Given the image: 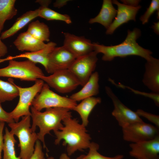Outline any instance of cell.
Returning a JSON list of instances; mask_svg holds the SVG:
<instances>
[{
    "instance_id": "f35d334b",
    "label": "cell",
    "mask_w": 159,
    "mask_h": 159,
    "mask_svg": "<svg viewBox=\"0 0 159 159\" xmlns=\"http://www.w3.org/2000/svg\"><path fill=\"white\" fill-rule=\"evenodd\" d=\"M154 24L151 27L154 30V32L157 34H159V22L158 21L156 22H154Z\"/></svg>"
},
{
    "instance_id": "277c9868",
    "label": "cell",
    "mask_w": 159,
    "mask_h": 159,
    "mask_svg": "<svg viewBox=\"0 0 159 159\" xmlns=\"http://www.w3.org/2000/svg\"><path fill=\"white\" fill-rule=\"evenodd\" d=\"M31 116L22 117L19 122L8 124L10 132L18 138L20 151L19 157L21 159H30L34 150V145L38 140V135L31 128Z\"/></svg>"
},
{
    "instance_id": "4dcf8cb0",
    "label": "cell",
    "mask_w": 159,
    "mask_h": 159,
    "mask_svg": "<svg viewBox=\"0 0 159 159\" xmlns=\"http://www.w3.org/2000/svg\"><path fill=\"white\" fill-rule=\"evenodd\" d=\"M138 115L146 118L153 123L155 126L159 127V116L145 112L142 110L139 109L136 112Z\"/></svg>"
},
{
    "instance_id": "5bb4252c",
    "label": "cell",
    "mask_w": 159,
    "mask_h": 159,
    "mask_svg": "<svg viewBox=\"0 0 159 159\" xmlns=\"http://www.w3.org/2000/svg\"><path fill=\"white\" fill-rule=\"evenodd\" d=\"M64 37L63 46L76 57L87 54L94 51L93 43L82 36H78L69 33H64Z\"/></svg>"
},
{
    "instance_id": "e575fe53",
    "label": "cell",
    "mask_w": 159,
    "mask_h": 159,
    "mask_svg": "<svg viewBox=\"0 0 159 159\" xmlns=\"http://www.w3.org/2000/svg\"><path fill=\"white\" fill-rule=\"evenodd\" d=\"M121 1L123 4L129 6L135 7L138 6L140 2L139 0H122Z\"/></svg>"
},
{
    "instance_id": "f1b7e54d",
    "label": "cell",
    "mask_w": 159,
    "mask_h": 159,
    "mask_svg": "<svg viewBox=\"0 0 159 159\" xmlns=\"http://www.w3.org/2000/svg\"><path fill=\"white\" fill-rule=\"evenodd\" d=\"M110 81L111 82L112 84L115 85L116 86H117L118 87L122 88H127L128 89L130 90L132 92L135 94L142 95L145 97L150 98L153 100L156 106L159 107V93L153 92L152 93H147L145 92H141L134 90L129 87L125 86L121 83H119L118 84H116L112 79H111Z\"/></svg>"
},
{
    "instance_id": "8992f818",
    "label": "cell",
    "mask_w": 159,
    "mask_h": 159,
    "mask_svg": "<svg viewBox=\"0 0 159 159\" xmlns=\"http://www.w3.org/2000/svg\"><path fill=\"white\" fill-rule=\"evenodd\" d=\"M33 99L31 104L37 110L40 111L43 109L62 107L73 110L77 105V102L70 98L60 96L50 90L46 83Z\"/></svg>"
},
{
    "instance_id": "7c38bea8",
    "label": "cell",
    "mask_w": 159,
    "mask_h": 159,
    "mask_svg": "<svg viewBox=\"0 0 159 159\" xmlns=\"http://www.w3.org/2000/svg\"><path fill=\"white\" fill-rule=\"evenodd\" d=\"M76 58L64 46L56 47L48 56L46 71L48 73L52 74L58 70L68 69Z\"/></svg>"
},
{
    "instance_id": "cb8c5ba5",
    "label": "cell",
    "mask_w": 159,
    "mask_h": 159,
    "mask_svg": "<svg viewBox=\"0 0 159 159\" xmlns=\"http://www.w3.org/2000/svg\"><path fill=\"white\" fill-rule=\"evenodd\" d=\"M19 95V90L12 79L9 78L8 81L0 80V102L1 103L6 101L12 100Z\"/></svg>"
},
{
    "instance_id": "1f68e13d",
    "label": "cell",
    "mask_w": 159,
    "mask_h": 159,
    "mask_svg": "<svg viewBox=\"0 0 159 159\" xmlns=\"http://www.w3.org/2000/svg\"><path fill=\"white\" fill-rule=\"evenodd\" d=\"M35 143L34 151L30 159H45L40 140H38Z\"/></svg>"
},
{
    "instance_id": "603a6c76",
    "label": "cell",
    "mask_w": 159,
    "mask_h": 159,
    "mask_svg": "<svg viewBox=\"0 0 159 159\" xmlns=\"http://www.w3.org/2000/svg\"><path fill=\"white\" fill-rule=\"evenodd\" d=\"M35 38L43 42L49 41L50 31L48 26L38 20L30 23L26 31Z\"/></svg>"
},
{
    "instance_id": "4fadbf2b",
    "label": "cell",
    "mask_w": 159,
    "mask_h": 159,
    "mask_svg": "<svg viewBox=\"0 0 159 159\" xmlns=\"http://www.w3.org/2000/svg\"><path fill=\"white\" fill-rule=\"evenodd\" d=\"M130 155L137 159H159V136L150 140L130 144Z\"/></svg>"
},
{
    "instance_id": "ac0fdd59",
    "label": "cell",
    "mask_w": 159,
    "mask_h": 159,
    "mask_svg": "<svg viewBox=\"0 0 159 159\" xmlns=\"http://www.w3.org/2000/svg\"><path fill=\"white\" fill-rule=\"evenodd\" d=\"M99 80L98 72L93 73L82 88L72 94L69 98L77 102L97 95L99 92Z\"/></svg>"
},
{
    "instance_id": "d590c367",
    "label": "cell",
    "mask_w": 159,
    "mask_h": 159,
    "mask_svg": "<svg viewBox=\"0 0 159 159\" xmlns=\"http://www.w3.org/2000/svg\"><path fill=\"white\" fill-rule=\"evenodd\" d=\"M8 52L7 47L1 40L0 36V56H4Z\"/></svg>"
},
{
    "instance_id": "9c48e42d",
    "label": "cell",
    "mask_w": 159,
    "mask_h": 159,
    "mask_svg": "<svg viewBox=\"0 0 159 159\" xmlns=\"http://www.w3.org/2000/svg\"><path fill=\"white\" fill-rule=\"evenodd\" d=\"M98 53L95 51L77 58L68 69L83 86L95 70L98 60Z\"/></svg>"
},
{
    "instance_id": "5b68a950",
    "label": "cell",
    "mask_w": 159,
    "mask_h": 159,
    "mask_svg": "<svg viewBox=\"0 0 159 159\" xmlns=\"http://www.w3.org/2000/svg\"><path fill=\"white\" fill-rule=\"evenodd\" d=\"M36 64L28 59L22 61L10 60L7 66L0 69V77L35 82L44 75L42 69Z\"/></svg>"
},
{
    "instance_id": "7402d4cb",
    "label": "cell",
    "mask_w": 159,
    "mask_h": 159,
    "mask_svg": "<svg viewBox=\"0 0 159 159\" xmlns=\"http://www.w3.org/2000/svg\"><path fill=\"white\" fill-rule=\"evenodd\" d=\"M101 102L99 97H92L85 99L74 108L73 110L77 112L80 115L82 124L85 127L89 123L88 117L91 111L97 104Z\"/></svg>"
},
{
    "instance_id": "9a60e30c",
    "label": "cell",
    "mask_w": 159,
    "mask_h": 159,
    "mask_svg": "<svg viewBox=\"0 0 159 159\" xmlns=\"http://www.w3.org/2000/svg\"><path fill=\"white\" fill-rule=\"evenodd\" d=\"M112 4L117 7V13L115 19L106 31L107 34H112L115 30L124 23L130 20L136 21V15L141 7L138 5L135 7H131L120 3L116 0L112 1Z\"/></svg>"
},
{
    "instance_id": "8fae6325",
    "label": "cell",
    "mask_w": 159,
    "mask_h": 159,
    "mask_svg": "<svg viewBox=\"0 0 159 159\" xmlns=\"http://www.w3.org/2000/svg\"><path fill=\"white\" fill-rule=\"evenodd\" d=\"M105 89L114 105L112 115L122 128L134 122L143 121L136 112L130 110L121 102L110 87L106 86Z\"/></svg>"
},
{
    "instance_id": "83f0119b",
    "label": "cell",
    "mask_w": 159,
    "mask_h": 159,
    "mask_svg": "<svg viewBox=\"0 0 159 159\" xmlns=\"http://www.w3.org/2000/svg\"><path fill=\"white\" fill-rule=\"evenodd\" d=\"M99 147L98 144L93 142L91 143L88 154L82 155L76 159H122L123 158V155H118L111 157L103 156L98 152Z\"/></svg>"
},
{
    "instance_id": "ba28073f",
    "label": "cell",
    "mask_w": 159,
    "mask_h": 159,
    "mask_svg": "<svg viewBox=\"0 0 159 159\" xmlns=\"http://www.w3.org/2000/svg\"><path fill=\"white\" fill-rule=\"evenodd\" d=\"M123 139L137 143L153 139L159 136L158 128L143 121L130 124L122 128Z\"/></svg>"
},
{
    "instance_id": "ab89813d",
    "label": "cell",
    "mask_w": 159,
    "mask_h": 159,
    "mask_svg": "<svg viewBox=\"0 0 159 159\" xmlns=\"http://www.w3.org/2000/svg\"><path fill=\"white\" fill-rule=\"evenodd\" d=\"M59 159H71L66 153H62L60 155Z\"/></svg>"
},
{
    "instance_id": "7a4b0ae2",
    "label": "cell",
    "mask_w": 159,
    "mask_h": 159,
    "mask_svg": "<svg viewBox=\"0 0 159 159\" xmlns=\"http://www.w3.org/2000/svg\"><path fill=\"white\" fill-rule=\"evenodd\" d=\"M62 122L63 126L59 130L54 131L56 138L55 144H59L63 140L62 145L67 146L68 156L77 150L82 151L89 148L91 138L85 127L72 117L65 118Z\"/></svg>"
},
{
    "instance_id": "d6a6232c",
    "label": "cell",
    "mask_w": 159,
    "mask_h": 159,
    "mask_svg": "<svg viewBox=\"0 0 159 159\" xmlns=\"http://www.w3.org/2000/svg\"><path fill=\"white\" fill-rule=\"evenodd\" d=\"M0 121L9 123L15 122L11 117L10 112L5 111L2 108L0 102Z\"/></svg>"
},
{
    "instance_id": "d6986e66",
    "label": "cell",
    "mask_w": 159,
    "mask_h": 159,
    "mask_svg": "<svg viewBox=\"0 0 159 159\" xmlns=\"http://www.w3.org/2000/svg\"><path fill=\"white\" fill-rule=\"evenodd\" d=\"M56 44L50 42L47 44L43 49L34 52H25L14 56L11 57V59L24 58L35 63L41 64L44 67L45 70L47 67L48 57L49 53L56 47Z\"/></svg>"
},
{
    "instance_id": "4316f807",
    "label": "cell",
    "mask_w": 159,
    "mask_h": 159,
    "mask_svg": "<svg viewBox=\"0 0 159 159\" xmlns=\"http://www.w3.org/2000/svg\"><path fill=\"white\" fill-rule=\"evenodd\" d=\"M38 16L44 18L47 20H59L65 22L67 24L71 23L72 21L69 16L57 12L48 7H40Z\"/></svg>"
},
{
    "instance_id": "30bf717a",
    "label": "cell",
    "mask_w": 159,
    "mask_h": 159,
    "mask_svg": "<svg viewBox=\"0 0 159 159\" xmlns=\"http://www.w3.org/2000/svg\"><path fill=\"white\" fill-rule=\"evenodd\" d=\"M49 87L62 93H69L75 90L80 83L68 69L58 70L49 76L40 79Z\"/></svg>"
},
{
    "instance_id": "3957f363",
    "label": "cell",
    "mask_w": 159,
    "mask_h": 159,
    "mask_svg": "<svg viewBox=\"0 0 159 159\" xmlns=\"http://www.w3.org/2000/svg\"><path fill=\"white\" fill-rule=\"evenodd\" d=\"M31 110L32 120L31 128L33 132H35L36 127H39V132L37 134L38 140L43 143L44 148H47L44 141L45 135L50 134L51 130H59L63 126L62 123L63 120L65 118L72 117L70 110L65 108H48L42 112L31 106Z\"/></svg>"
},
{
    "instance_id": "44dd1931",
    "label": "cell",
    "mask_w": 159,
    "mask_h": 159,
    "mask_svg": "<svg viewBox=\"0 0 159 159\" xmlns=\"http://www.w3.org/2000/svg\"><path fill=\"white\" fill-rule=\"evenodd\" d=\"M39 8L34 10L27 11L18 18L12 26L3 32L0 36L1 39L11 37L25 26L34 19L38 17Z\"/></svg>"
},
{
    "instance_id": "6da1fadb",
    "label": "cell",
    "mask_w": 159,
    "mask_h": 159,
    "mask_svg": "<svg viewBox=\"0 0 159 159\" xmlns=\"http://www.w3.org/2000/svg\"><path fill=\"white\" fill-rule=\"evenodd\" d=\"M141 35L140 30L134 28L132 31L128 30L126 38L122 43L117 45L106 46L97 43H93L94 51L98 54L102 53L103 55L102 60L110 61L115 57L135 55L145 59L146 61L152 58V52L150 50L145 49L137 42L136 41Z\"/></svg>"
},
{
    "instance_id": "52a82bcc",
    "label": "cell",
    "mask_w": 159,
    "mask_h": 159,
    "mask_svg": "<svg viewBox=\"0 0 159 159\" xmlns=\"http://www.w3.org/2000/svg\"><path fill=\"white\" fill-rule=\"evenodd\" d=\"M44 83L43 80L39 79L35 81L33 85L29 87H22L15 84L19 91V100L15 108L10 112L15 122H18L21 117L31 116L29 107L33 99L40 92Z\"/></svg>"
},
{
    "instance_id": "8d00e7d4",
    "label": "cell",
    "mask_w": 159,
    "mask_h": 159,
    "mask_svg": "<svg viewBox=\"0 0 159 159\" xmlns=\"http://www.w3.org/2000/svg\"><path fill=\"white\" fill-rule=\"evenodd\" d=\"M68 1L69 0H56L53 3V6L59 8L65 5Z\"/></svg>"
},
{
    "instance_id": "f546056e",
    "label": "cell",
    "mask_w": 159,
    "mask_h": 159,
    "mask_svg": "<svg viewBox=\"0 0 159 159\" xmlns=\"http://www.w3.org/2000/svg\"><path fill=\"white\" fill-rule=\"evenodd\" d=\"M158 10H159V1L152 0L144 14L140 18L142 24H144L148 23L151 16L155 11Z\"/></svg>"
},
{
    "instance_id": "d4e9b609",
    "label": "cell",
    "mask_w": 159,
    "mask_h": 159,
    "mask_svg": "<svg viewBox=\"0 0 159 159\" xmlns=\"http://www.w3.org/2000/svg\"><path fill=\"white\" fill-rule=\"evenodd\" d=\"M15 0H0V34L5 22L12 19L17 14Z\"/></svg>"
},
{
    "instance_id": "484cf974",
    "label": "cell",
    "mask_w": 159,
    "mask_h": 159,
    "mask_svg": "<svg viewBox=\"0 0 159 159\" xmlns=\"http://www.w3.org/2000/svg\"><path fill=\"white\" fill-rule=\"evenodd\" d=\"M14 136L6 127L4 136L3 159H21L19 156L17 157L16 154L15 145L16 140Z\"/></svg>"
},
{
    "instance_id": "2e32d148",
    "label": "cell",
    "mask_w": 159,
    "mask_h": 159,
    "mask_svg": "<svg viewBox=\"0 0 159 159\" xmlns=\"http://www.w3.org/2000/svg\"><path fill=\"white\" fill-rule=\"evenodd\" d=\"M142 82L153 92L159 93V60L153 57L147 61Z\"/></svg>"
},
{
    "instance_id": "60d3db41",
    "label": "cell",
    "mask_w": 159,
    "mask_h": 159,
    "mask_svg": "<svg viewBox=\"0 0 159 159\" xmlns=\"http://www.w3.org/2000/svg\"><path fill=\"white\" fill-rule=\"evenodd\" d=\"M156 14L157 18L158 19L159 18V10L157 11Z\"/></svg>"
},
{
    "instance_id": "ee69618b",
    "label": "cell",
    "mask_w": 159,
    "mask_h": 159,
    "mask_svg": "<svg viewBox=\"0 0 159 159\" xmlns=\"http://www.w3.org/2000/svg\"><path fill=\"white\" fill-rule=\"evenodd\" d=\"M0 57H1L0 56Z\"/></svg>"
},
{
    "instance_id": "836d02e7",
    "label": "cell",
    "mask_w": 159,
    "mask_h": 159,
    "mask_svg": "<svg viewBox=\"0 0 159 159\" xmlns=\"http://www.w3.org/2000/svg\"><path fill=\"white\" fill-rule=\"evenodd\" d=\"M5 122L0 121V159H2L1 154L3 150L4 145V136L3 132Z\"/></svg>"
},
{
    "instance_id": "e0dca14e",
    "label": "cell",
    "mask_w": 159,
    "mask_h": 159,
    "mask_svg": "<svg viewBox=\"0 0 159 159\" xmlns=\"http://www.w3.org/2000/svg\"><path fill=\"white\" fill-rule=\"evenodd\" d=\"M13 43L19 50L29 52L40 50L44 48L47 44L35 38L26 31L20 34Z\"/></svg>"
},
{
    "instance_id": "b9f144b4",
    "label": "cell",
    "mask_w": 159,
    "mask_h": 159,
    "mask_svg": "<svg viewBox=\"0 0 159 159\" xmlns=\"http://www.w3.org/2000/svg\"><path fill=\"white\" fill-rule=\"evenodd\" d=\"M47 159H54V158L52 157H50L48 158Z\"/></svg>"
},
{
    "instance_id": "ffe728a7",
    "label": "cell",
    "mask_w": 159,
    "mask_h": 159,
    "mask_svg": "<svg viewBox=\"0 0 159 159\" xmlns=\"http://www.w3.org/2000/svg\"><path fill=\"white\" fill-rule=\"evenodd\" d=\"M112 4L111 0H104L100 12L96 17L89 20V23H97L102 25L107 29L108 28L117 13V10Z\"/></svg>"
},
{
    "instance_id": "7bdbcfd3",
    "label": "cell",
    "mask_w": 159,
    "mask_h": 159,
    "mask_svg": "<svg viewBox=\"0 0 159 159\" xmlns=\"http://www.w3.org/2000/svg\"><path fill=\"white\" fill-rule=\"evenodd\" d=\"M138 159H150L147 158H139Z\"/></svg>"
},
{
    "instance_id": "74e56055",
    "label": "cell",
    "mask_w": 159,
    "mask_h": 159,
    "mask_svg": "<svg viewBox=\"0 0 159 159\" xmlns=\"http://www.w3.org/2000/svg\"><path fill=\"white\" fill-rule=\"evenodd\" d=\"M51 1V0H37L35 2L39 4L41 7H48Z\"/></svg>"
}]
</instances>
